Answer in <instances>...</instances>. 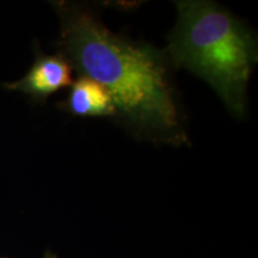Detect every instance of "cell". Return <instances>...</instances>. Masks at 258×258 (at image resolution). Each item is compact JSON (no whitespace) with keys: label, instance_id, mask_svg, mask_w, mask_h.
<instances>
[{"label":"cell","instance_id":"6da1fadb","mask_svg":"<svg viewBox=\"0 0 258 258\" xmlns=\"http://www.w3.org/2000/svg\"><path fill=\"white\" fill-rule=\"evenodd\" d=\"M55 8L61 55L80 76L102 85L116 111L137 128L175 145L185 143L163 54L117 36L79 6L55 3Z\"/></svg>","mask_w":258,"mask_h":258},{"label":"cell","instance_id":"7a4b0ae2","mask_svg":"<svg viewBox=\"0 0 258 258\" xmlns=\"http://www.w3.org/2000/svg\"><path fill=\"white\" fill-rule=\"evenodd\" d=\"M178 21L169 37L167 51L176 66L208 82L227 108L243 117L246 85L257 61L251 32L214 3H177Z\"/></svg>","mask_w":258,"mask_h":258},{"label":"cell","instance_id":"3957f363","mask_svg":"<svg viewBox=\"0 0 258 258\" xmlns=\"http://www.w3.org/2000/svg\"><path fill=\"white\" fill-rule=\"evenodd\" d=\"M72 83V66L66 57L61 54L46 55L37 50L36 59L23 78L3 84V88L28 95L35 102L44 103L48 97Z\"/></svg>","mask_w":258,"mask_h":258},{"label":"cell","instance_id":"277c9868","mask_svg":"<svg viewBox=\"0 0 258 258\" xmlns=\"http://www.w3.org/2000/svg\"><path fill=\"white\" fill-rule=\"evenodd\" d=\"M63 108L76 116H115L116 108L109 92L95 80L80 76L72 83Z\"/></svg>","mask_w":258,"mask_h":258},{"label":"cell","instance_id":"5b68a950","mask_svg":"<svg viewBox=\"0 0 258 258\" xmlns=\"http://www.w3.org/2000/svg\"><path fill=\"white\" fill-rule=\"evenodd\" d=\"M43 258H57V256L55 253H53V252H50V251H47L46 252V254H44V257Z\"/></svg>","mask_w":258,"mask_h":258}]
</instances>
